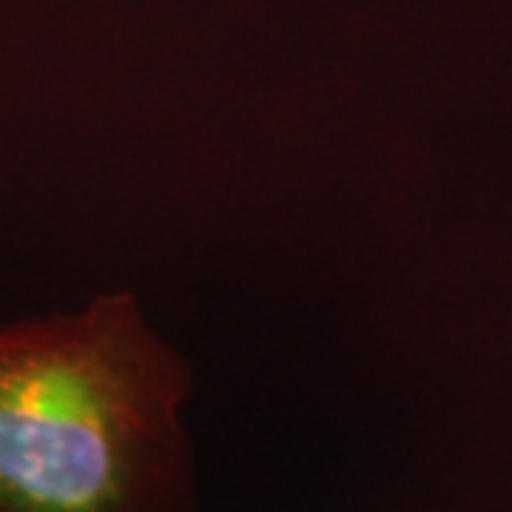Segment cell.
<instances>
[{
	"mask_svg": "<svg viewBox=\"0 0 512 512\" xmlns=\"http://www.w3.org/2000/svg\"><path fill=\"white\" fill-rule=\"evenodd\" d=\"M191 387L126 291L0 325V512H197Z\"/></svg>",
	"mask_w": 512,
	"mask_h": 512,
	"instance_id": "1",
	"label": "cell"
}]
</instances>
